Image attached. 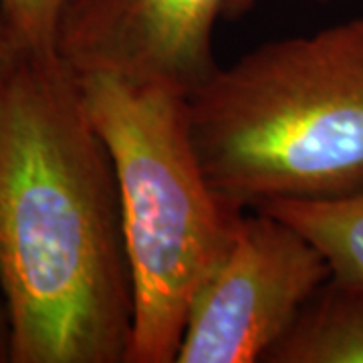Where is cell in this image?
Masks as SVG:
<instances>
[{
	"label": "cell",
	"instance_id": "1",
	"mask_svg": "<svg viewBox=\"0 0 363 363\" xmlns=\"http://www.w3.org/2000/svg\"><path fill=\"white\" fill-rule=\"evenodd\" d=\"M0 291L11 363H128L133 279L109 150L57 52L0 81Z\"/></svg>",
	"mask_w": 363,
	"mask_h": 363
},
{
	"label": "cell",
	"instance_id": "2",
	"mask_svg": "<svg viewBox=\"0 0 363 363\" xmlns=\"http://www.w3.org/2000/svg\"><path fill=\"white\" fill-rule=\"evenodd\" d=\"M186 101L206 176L238 206L363 192V16L260 45Z\"/></svg>",
	"mask_w": 363,
	"mask_h": 363
},
{
	"label": "cell",
	"instance_id": "3",
	"mask_svg": "<svg viewBox=\"0 0 363 363\" xmlns=\"http://www.w3.org/2000/svg\"><path fill=\"white\" fill-rule=\"evenodd\" d=\"M113 160L133 279L128 363L178 362L198 293L247 216L206 176L190 133L186 91L107 73L75 75Z\"/></svg>",
	"mask_w": 363,
	"mask_h": 363
},
{
	"label": "cell",
	"instance_id": "4",
	"mask_svg": "<svg viewBox=\"0 0 363 363\" xmlns=\"http://www.w3.org/2000/svg\"><path fill=\"white\" fill-rule=\"evenodd\" d=\"M329 279L327 260L307 236L252 210L198 293L176 363L264 362Z\"/></svg>",
	"mask_w": 363,
	"mask_h": 363
},
{
	"label": "cell",
	"instance_id": "5",
	"mask_svg": "<svg viewBox=\"0 0 363 363\" xmlns=\"http://www.w3.org/2000/svg\"><path fill=\"white\" fill-rule=\"evenodd\" d=\"M228 0H69L57 55L75 75L107 73L190 93L216 69Z\"/></svg>",
	"mask_w": 363,
	"mask_h": 363
},
{
	"label": "cell",
	"instance_id": "6",
	"mask_svg": "<svg viewBox=\"0 0 363 363\" xmlns=\"http://www.w3.org/2000/svg\"><path fill=\"white\" fill-rule=\"evenodd\" d=\"M264 363H363V291L329 279L267 353Z\"/></svg>",
	"mask_w": 363,
	"mask_h": 363
},
{
	"label": "cell",
	"instance_id": "7",
	"mask_svg": "<svg viewBox=\"0 0 363 363\" xmlns=\"http://www.w3.org/2000/svg\"><path fill=\"white\" fill-rule=\"evenodd\" d=\"M252 210L297 228L323 255L333 281L363 291V192L331 200H274Z\"/></svg>",
	"mask_w": 363,
	"mask_h": 363
},
{
	"label": "cell",
	"instance_id": "8",
	"mask_svg": "<svg viewBox=\"0 0 363 363\" xmlns=\"http://www.w3.org/2000/svg\"><path fill=\"white\" fill-rule=\"evenodd\" d=\"M69 0H0L18 45L26 51L57 52V30Z\"/></svg>",
	"mask_w": 363,
	"mask_h": 363
},
{
	"label": "cell",
	"instance_id": "9",
	"mask_svg": "<svg viewBox=\"0 0 363 363\" xmlns=\"http://www.w3.org/2000/svg\"><path fill=\"white\" fill-rule=\"evenodd\" d=\"M18 49H21V45H18L16 37H14L13 28L9 25V21L4 16V11L0 6V81L4 77V73L9 71V67L14 61Z\"/></svg>",
	"mask_w": 363,
	"mask_h": 363
},
{
	"label": "cell",
	"instance_id": "10",
	"mask_svg": "<svg viewBox=\"0 0 363 363\" xmlns=\"http://www.w3.org/2000/svg\"><path fill=\"white\" fill-rule=\"evenodd\" d=\"M0 363H11V321L0 291Z\"/></svg>",
	"mask_w": 363,
	"mask_h": 363
},
{
	"label": "cell",
	"instance_id": "11",
	"mask_svg": "<svg viewBox=\"0 0 363 363\" xmlns=\"http://www.w3.org/2000/svg\"><path fill=\"white\" fill-rule=\"evenodd\" d=\"M259 0H228L226 2V11H224V16L226 18H238L242 14H247Z\"/></svg>",
	"mask_w": 363,
	"mask_h": 363
}]
</instances>
